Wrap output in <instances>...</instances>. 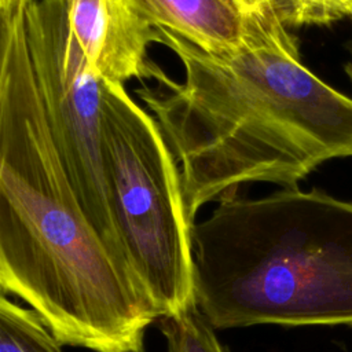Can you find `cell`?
<instances>
[{"label": "cell", "instance_id": "obj_1", "mask_svg": "<svg viewBox=\"0 0 352 352\" xmlns=\"http://www.w3.org/2000/svg\"><path fill=\"white\" fill-rule=\"evenodd\" d=\"M157 34L184 78L160 67L157 87L135 92L175 154L192 221L245 184L296 188L320 164L352 157V99L302 63L272 0L230 54L206 52L166 29Z\"/></svg>", "mask_w": 352, "mask_h": 352}, {"label": "cell", "instance_id": "obj_2", "mask_svg": "<svg viewBox=\"0 0 352 352\" xmlns=\"http://www.w3.org/2000/svg\"><path fill=\"white\" fill-rule=\"evenodd\" d=\"M0 286L62 345L92 352H144L161 319L88 219L21 43L0 54Z\"/></svg>", "mask_w": 352, "mask_h": 352}, {"label": "cell", "instance_id": "obj_3", "mask_svg": "<svg viewBox=\"0 0 352 352\" xmlns=\"http://www.w3.org/2000/svg\"><path fill=\"white\" fill-rule=\"evenodd\" d=\"M194 302L214 330L352 329V202L320 190L232 197L191 230Z\"/></svg>", "mask_w": 352, "mask_h": 352}, {"label": "cell", "instance_id": "obj_4", "mask_svg": "<svg viewBox=\"0 0 352 352\" xmlns=\"http://www.w3.org/2000/svg\"><path fill=\"white\" fill-rule=\"evenodd\" d=\"M107 243L161 319L195 305L192 221L175 154L153 114L125 85L103 80ZM160 319V320H161Z\"/></svg>", "mask_w": 352, "mask_h": 352}, {"label": "cell", "instance_id": "obj_5", "mask_svg": "<svg viewBox=\"0 0 352 352\" xmlns=\"http://www.w3.org/2000/svg\"><path fill=\"white\" fill-rule=\"evenodd\" d=\"M25 23L52 139L88 219L107 243L110 210L102 129L103 80L82 52L62 0H36L25 12Z\"/></svg>", "mask_w": 352, "mask_h": 352}, {"label": "cell", "instance_id": "obj_6", "mask_svg": "<svg viewBox=\"0 0 352 352\" xmlns=\"http://www.w3.org/2000/svg\"><path fill=\"white\" fill-rule=\"evenodd\" d=\"M72 30L94 72L104 81L125 85L153 80L160 66L148 56L158 41L132 0H62Z\"/></svg>", "mask_w": 352, "mask_h": 352}, {"label": "cell", "instance_id": "obj_7", "mask_svg": "<svg viewBox=\"0 0 352 352\" xmlns=\"http://www.w3.org/2000/svg\"><path fill=\"white\" fill-rule=\"evenodd\" d=\"M155 29H166L210 54H230L248 40L268 0H132Z\"/></svg>", "mask_w": 352, "mask_h": 352}, {"label": "cell", "instance_id": "obj_8", "mask_svg": "<svg viewBox=\"0 0 352 352\" xmlns=\"http://www.w3.org/2000/svg\"><path fill=\"white\" fill-rule=\"evenodd\" d=\"M62 344L32 308L0 297V352H62Z\"/></svg>", "mask_w": 352, "mask_h": 352}, {"label": "cell", "instance_id": "obj_9", "mask_svg": "<svg viewBox=\"0 0 352 352\" xmlns=\"http://www.w3.org/2000/svg\"><path fill=\"white\" fill-rule=\"evenodd\" d=\"M160 322L168 349L173 352H228L195 305Z\"/></svg>", "mask_w": 352, "mask_h": 352}, {"label": "cell", "instance_id": "obj_10", "mask_svg": "<svg viewBox=\"0 0 352 352\" xmlns=\"http://www.w3.org/2000/svg\"><path fill=\"white\" fill-rule=\"evenodd\" d=\"M272 4L287 28L330 25L352 12L351 0H272Z\"/></svg>", "mask_w": 352, "mask_h": 352}, {"label": "cell", "instance_id": "obj_11", "mask_svg": "<svg viewBox=\"0 0 352 352\" xmlns=\"http://www.w3.org/2000/svg\"><path fill=\"white\" fill-rule=\"evenodd\" d=\"M36 0H0V21H11L26 12Z\"/></svg>", "mask_w": 352, "mask_h": 352}, {"label": "cell", "instance_id": "obj_12", "mask_svg": "<svg viewBox=\"0 0 352 352\" xmlns=\"http://www.w3.org/2000/svg\"><path fill=\"white\" fill-rule=\"evenodd\" d=\"M349 18H351V21H352V12H351V15H349ZM345 72H346V74H348V77L351 78V81H352V60L345 66Z\"/></svg>", "mask_w": 352, "mask_h": 352}, {"label": "cell", "instance_id": "obj_13", "mask_svg": "<svg viewBox=\"0 0 352 352\" xmlns=\"http://www.w3.org/2000/svg\"><path fill=\"white\" fill-rule=\"evenodd\" d=\"M248 1H253V3H256V1H260V0H248Z\"/></svg>", "mask_w": 352, "mask_h": 352}, {"label": "cell", "instance_id": "obj_14", "mask_svg": "<svg viewBox=\"0 0 352 352\" xmlns=\"http://www.w3.org/2000/svg\"><path fill=\"white\" fill-rule=\"evenodd\" d=\"M168 352H173V351H170V349H168Z\"/></svg>", "mask_w": 352, "mask_h": 352}, {"label": "cell", "instance_id": "obj_15", "mask_svg": "<svg viewBox=\"0 0 352 352\" xmlns=\"http://www.w3.org/2000/svg\"><path fill=\"white\" fill-rule=\"evenodd\" d=\"M351 3H352V0H351Z\"/></svg>", "mask_w": 352, "mask_h": 352}]
</instances>
